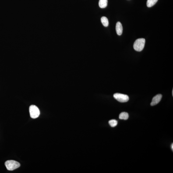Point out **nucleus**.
Segmentation results:
<instances>
[{
    "mask_svg": "<svg viewBox=\"0 0 173 173\" xmlns=\"http://www.w3.org/2000/svg\"><path fill=\"white\" fill-rule=\"evenodd\" d=\"M145 39L144 38L138 39L135 41L133 45L134 49L135 51L140 52L144 48Z\"/></svg>",
    "mask_w": 173,
    "mask_h": 173,
    "instance_id": "f257e3e1",
    "label": "nucleus"
},
{
    "mask_svg": "<svg viewBox=\"0 0 173 173\" xmlns=\"http://www.w3.org/2000/svg\"><path fill=\"white\" fill-rule=\"evenodd\" d=\"M5 165L8 170L13 171L20 167V164L14 160H10L5 162Z\"/></svg>",
    "mask_w": 173,
    "mask_h": 173,
    "instance_id": "f03ea898",
    "label": "nucleus"
},
{
    "mask_svg": "<svg viewBox=\"0 0 173 173\" xmlns=\"http://www.w3.org/2000/svg\"><path fill=\"white\" fill-rule=\"evenodd\" d=\"M29 112L30 116L33 119L37 118L39 116L40 111L39 109L35 105H32L29 107Z\"/></svg>",
    "mask_w": 173,
    "mask_h": 173,
    "instance_id": "7ed1b4c3",
    "label": "nucleus"
},
{
    "mask_svg": "<svg viewBox=\"0 0 173 173\" xmlns=\"http://www.w3.org/2000/svg\"><path fill=\"white\" fill-rule=\"evenodd\" d=\"M114 97L118 101L122 103L126 102L129 99V96L127 95L119 93L114 94Z\"/></svg>",
    "mask_w": 173,
    "mask_h": 173,
    "instance_id": "20e7f679",
    "label": "nucleus"
},
{
    "mask_svg": "<svg viewBox=\"0 0 173 173\" xmlns=\"http://www.w3.org/2000/svg\"><path fill=\"white\" fill-rule=\"evenodd\" d=\"M162 96L161 94H158L153 97L151 103V105L154 106L156 105L161 101Z\"/></svg>",
    "mask_w": 173,
    "mask_h": 173,
    "instance_id": "39448f33",
    "label": "nucleus"
},
{
    "mask_svg": "<svg viewBox=\"0 0 173 173\" xmlns=\"http://www.w3.org/2000/svg\"><path fill=\"white\" fill-rule=\"evenodd\" d=\"M116 30L117 34L119 35L122 34L123 31V27L122 24L119 22H117L116 26Z\"/></svg>",
    "mask_w": 173,
    "mask_h": 173,
    "instance_id": "423d86ee",
    "label": "nucleus"
},
{
    "mask_svg": "<svg viewBox=\"0 0 173 173\" xmlns=\"http://www.w3.org/2000/svg\"><path fill=\"white\" fill-rule=\"evenodd\" d=\"M107 0H100L99 2V5L101 8H104L107 6Z\"/></svg>",
    "mask_w": 173,
    "mask_h": 173,
    "instance_id": "0eeeda50",
    "label": "nucleus"
},
{
    "mask_svg": "<svg viewBox=\"0 0 173 173\" xmlns=\"http://www.w3.org/2000/svg\"><path fill=\"white\" fill-rule=\"evenodd\" d=\"M129 114L127 113L123 112L120 114L119 116L120 119L127 120L129 118Z\"/></svg>",
    "mask_w": 173,
    "mask_h": 173,
    "instance_id": "6e6552de",
    "label": "nucleus"
},
{
    "mask_svg": "<svg viewBox=\"0 0 173 173\" xmlns=\"http://www.w3.org/2000/svg\"><path fill=\"white\" fill-rule=\"evenodd\" d=\"M101 22L103 26L106 27H107L109 25V22L108 19L105 16H103L101 18Z\"/></svg>",
    "mask_w": 173,
    "mask_h": 173,
    "instance_id": "1a4fd4ad",
    "label": "nucleus"
},
{
    "mask_svg": "<svg viewBox=\"0 0 173 173\" xmlns=\"http://www.w3.org/2000/svg\"><path fill=\"white\" fill-rule=\"evenodd\" d=\"M158 0H147L146 5L148 7L150 8L154 5Z\"/></svg>",
    "mask_w": 173,
    "mask_h": 173,
    "instance_id": "9d476101",
    "label": "nucleus"
},
{
    "mask_svg": "<svg viewBox=\"0 0 173 173\" xmlns=\"http://www.w3.org/2000/svg\"><path fill=\"white\" fill-rule=\"evenodd\" d=\"M109 123L110 126L113 127H114L118 125V122L116 120H111L109 121Z\"/></svg>",
    "mask_w": 173,
    "mask_h": 173,
    "instance_id": "9b49d317",
    "label": "nucleus"
},
{
    "mask_svg": "<svg viewBox=\"0 0 173 173\" xmlns=\"http://www.w3.org/2000/svg\"><path fill=\"white\" fill-rule=\"evenodd\" d=\"M171 150H172L173 151V144H172L171 145Z\"/></svg>",
    "mask_w": 173,
    "mask_h": 173,
    "instance_id": "f8f14e48",
    "label": "nucleus"
},
{
    "mask_svg": "<svg viewBox=\"0 0 173 173\" xmlns=\"http://www.w3.org/2000/svg\"><path fill=\"white\" fill-rule=\"evenodd\" d=\"M172 96H173V90H172Z\"/></svg>",
    "mask_w": 173,
    "mask_h": 173,
    "instance_id": "ddd939ff",
    "label": "nucleus"
}]
</instances>
